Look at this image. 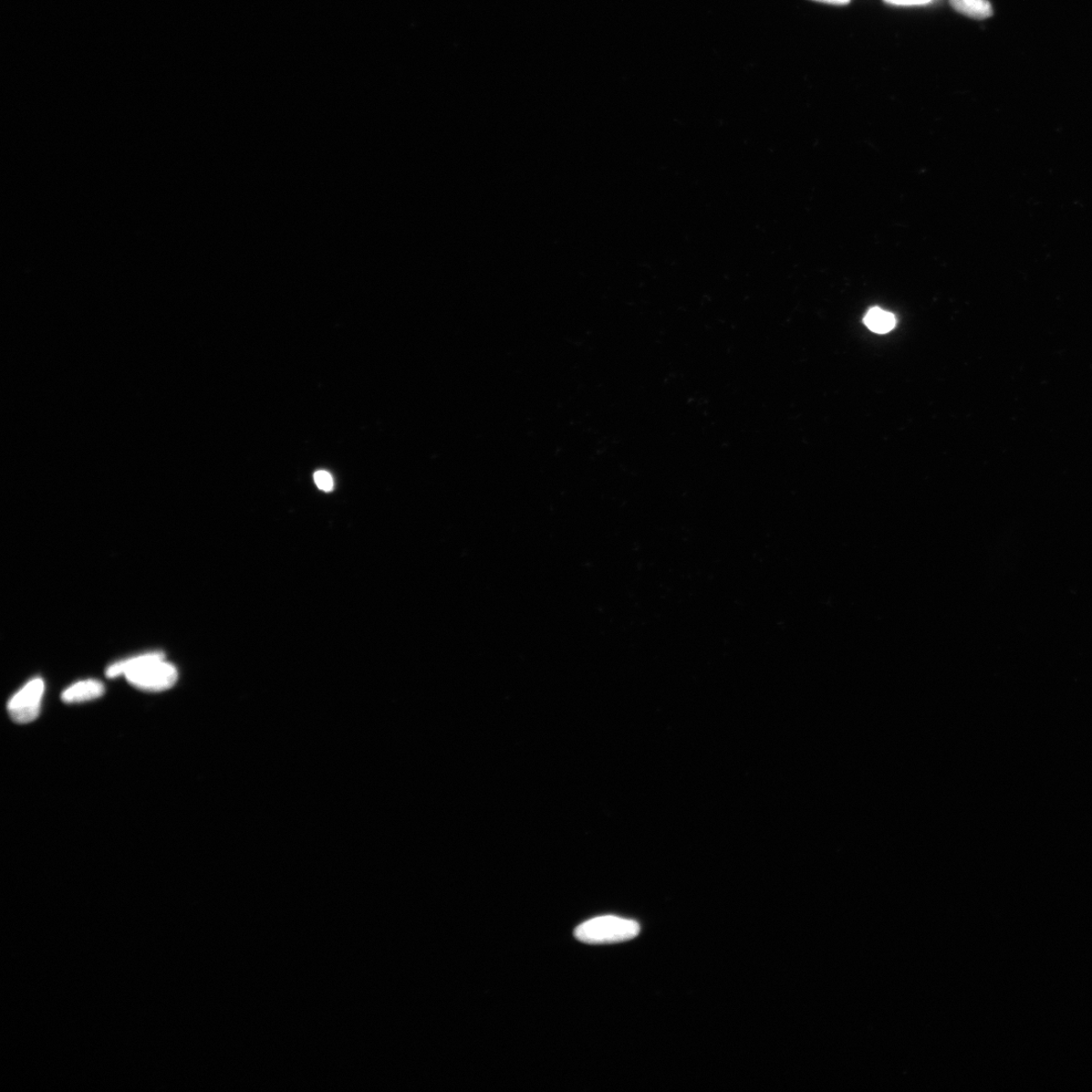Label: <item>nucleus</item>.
<instances>
[{"label": "nucleus", "mask_w": 1092, "mask_h": 1092, "mask_svg": "<svg viewBox=\"0 0 1092 1092\" xmlns=\"http://www.w3.org/2000/svg\"><path fill=\"white\" fill-rule=\"evenodd\" d=\"M120 667L131 685L145 691L170 689L179 678L178 670L164 660L162 652H149L121 661Z\"/></svg>", "instance_id": "obj_1"}, {"label": "nucleus", "mask_w": 1092, "mask_h": 1092, "mask_svg": "<svg viewBox=\"0 0 1092 1092\" xmlns=\"http://www.w3.org/2000/svg\"><path fill=\"white\" fill-rule=\"evenodd\" d=\"M640 933L637 922L605 915L582 922L575 930L577 940L590 945L616 944L637 938Z\"/></svg>", "instance_id": "obj_2"}, {"label": "nucleus", "mask_w": 1092, "mask_h": 1092, "mask_svg": "<svg viewBox=\"0 0 1092 1092\" xmlns=\"http://www.w3.org/2000/svg\"><path fill=\"white\" fill-rule=\"evenodd\" d=\"M45 690L41 679L29 681L9 700L7 709L10 717L18 723H29L38 719L41 701Z\"/></svg>", "instance_id": "obj_3"}, {"label": "nucleus", "mask_w": 1092, "mask_h": 1092, "mask_svg": "<svg viewBox=\"0 0 1092 1092\" xmlns=\"http://www.w3.org/2000/svg\"><path fill=\"white\" fill-rule=\"evenodd\" d=\"M105 693V686L97 680H86L76 683L62 693V700L65 703H80L100 699Z\"/></svg>", "instance_id": "obj_4"}, {"label": "nucleus", "mask_w": 1092, "mask_h": 1092, "mask_svg": "<svg viewBox=\"0 0 1092 1092\" xmlns=\"http://www.w3.org/2000/svg\"><path fill=\"white\" fill-rule=\"evenodd\" d=\"M950 4L956 12L974 19H985L993 15L988 0H950Z\"/></svg>", "instance_id": "obj_5"}, {"label": "nucleus", "mask_w": 1092, "mask_h": 1092, "mask_svg": "<svg viewBox=\"0 0 1092 1092\" xmlns=\"http://www.w3.org/2000/svg\"><path fill=\"white\" fill-rule=\"evenodd\" d=\"M864 324L878 335H887L897 326V319L890 311L881 308H872L867 311Z\"/></svg>", "instance_id": "obj_6"}, {"label": "nucleus", "mask_w": 1092, "mask_h": 1092, "mask_svg": "<svg viewBox=\"0 0 1092 1092\" xmlns=\"http://www.w3.org/2000/svg\"><path fill=\"white\" fill-rule=\"evenodd\" d=\"M314 480L320 490L331 492L335 488L332 476L325 471H319L314 475Z\"/></svg>", "instance_id": "obj_7"}, {"label": "nucleus", "mask_w": 1092, "mask_h": 1092, "mask_svg": "<svg viewBox=\"0 0 1092 1092\" xmlns=\"http://www.w3.org/2000/svg\"><path fill=\"white\" fill-rule=\"evenodd\" d=\"M886 2L892 6H913L930 4L933 0H886Z\"/></svg>", "instance_id": "obj_8"}, {"label": "nucleus", "mask_w": 1092, "mask_h": 1092, "mask_svg": "<svg viewBox=\"0 0 1092 1092\" xmlns=\"http://www.w3.org/2000/svg\"><path fill=\"white\" fill-rule=\"evenodd\" d=\"M815 2L833 6H846L851 2V0H815Z\"/></svg>", "instance_id": "obj_9"}]
</instances>
